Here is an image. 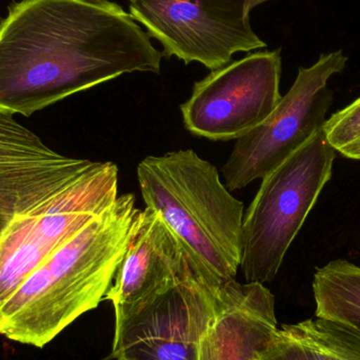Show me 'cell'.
<instances>
[{
  "instance_id": "11",
  "label": "cell",
  "mask_w": 360,
  "mask_h": 360,
  "mask_svg": "<svg viewBox=\"0 0 360 360\" xmlns=\"http://www.w3.org/2000/svg\"><path fill=\"white\" fill-rule=\"evenodd\" d=\"M190 264L162 216L146 207L139 210L134 228L113 283L105 294L116 319L184 278Z\"/></svg>"
},
{
  "instance_id": "7",
  "label": "cell",
  "mask_w": 360,
  "mask_h": 360,
  "mask_svg": "<svg viewBox=\"0 0 360 360\" xmlns=\"http://www.w3.org/2000/svg\"><path fill=\"white\" fill-rule=\"evenodd\" d=\"M281 50L257 51L211 71L180 105L184 127L213 141L238 139L259 126L281 101Z\"/></svg>"
},
{
  "instance_id": "13",
  "label": "cell",
  "mask_w": 360,
  "mask_h": 360,
  "mask_svg": "<svg viewBox=\"0 0 360 360\" xmlns=\"http://www.w3.org/2000/svg\"><path fill=\"white\" fill-rule=\"evenodd\" d=\"M312 288L317 319L338 321L360 333V266L332 260L316 269Z\"/></svg>"
},
{
  "instance_id": "4",
  "label": "cell",
  "mask_w": 360,
  "mask_h": 360,
  "mask_svg": "<svg viewBox=\"0 0 360 360\" xmlns=\"http://www.w3.org/2000/svg\"><path fill=\"white\" fill-rule=\"evenodd\" d=\"M336 152L323 130L262 179L243 216L241 262L247 283H271L333 173Z\"/></svg>"
},
{
  "instance_id": "5",
  "label": "cell",
  "mask_w": 360,
  "mask_h": 360,
  "mask_svg": "<svg viewBox=\"0 0 360 360\" xmlns=\"http://www.w3.org/2000/svg\"><path fill=\"white\" fill-rule=\"evenodd\" d=\"M348 57L338 50L298 69L295 82L271 115L236 139L221 170L231 192L266 177L323 130L333 103L328 82L346 69Z\"/></svg>"
},
{
  "instance_id": "9",
  "label": "cell",
  "mask_w": 360,
  "mask_h": 360,
  "mask_svg": "<svg viewBox=\"0 0 360 360\" xmlns=\"http://www.w3.org/2000/svg\"><path fill=\"white\" fill-rule=\"evenodd\" d=\"M118 168L96 162L46 214L0 236V306L57 248L115 202Z\"/></svg>"
},
{
  "instance_id": "12",
  "label": "cell",
  "mask_w": 360,
  "mask_h": 360,
  "mask_svg": "<svg viewBox=\"0 0 360 360\" xmlns=\"http://www.w3.org/2000/svg\"><path fill=\"white\" fill-rule=\"evenodd\" d=\"M275 297L262 283H224L198 360H260L277 330Z\"/></svg>"
},
{
  "instance_id": "18",
  "label": "cell",
  "mask_w": 360,
  "mask_h": 360,
  "mask_svg": "<svg viewBox=\"0 0 360 360\" xmlns=\"http://www.w3.org/2000/svg\"><path fill=\"white\" fill-rule=\"evenodd\" d=\"M0 236H1V231H0Z\"/></svg>"
},
{
  "instance_id": "8",
  "label": "cell",
  "mask_w": 360,
  "mask_h": 360,
  "mask_svg": "<svg viewBox=\"0 0 360 360\" xmlns=\"http://www.w3.org/2000/svg\"><path fill=\"white\" fill-rule=\"evenodd\" d=\"M218 290L192 269L165 292L116 319V360H198L201 340L216 314Z\"/></svg>"
},
{
  "instance_id": "17",
  "label": "cell",
  "mask_w": 360,
  "mask_h": 360,
  "mask_svg": "<svg viewBox=\"0 0 360 360\" xmlns=\"http://www.w3.org/2000/svg\"><path fill=\"white\" fill-rule=\"evenodd\" d=\"M130 2L136 1V0H129Z\"/></svg>"
},
{
  "instance_id": "15",
  "label": "cell",
  "mask_w": 360,
  "mask_h": 360,
  "mask_svg": "<svg viewBox=\"0 0 360 360\" xmlns=\"http://www.w3.org/2000/svg\"><path fill=\"white\" fill-rule=\"evenodd\" d=\"M260 360H333L298 323L276 331L262 353Z\"/></svg>"
},
{
  "instance_id": "1",
  "label": "cell",
  "mask_w": 360,
  "mask_h": 360,
  "mask_svg": "<svg viewBox=\"0 0 360 360\" xmlns=\"http://www.w3.org/2000/svg\"><path fill=\"white\" fill-rule=\"evenodd\" d=\"M162 58L116 2H14L0 21V112L29 117L124 74H160Z\"/></svg>"
},
{
  "instance_id": "3",
  "label": "cell",
  "mask_w": 360,
  "mask_h": 360,
  "mask_svg": "<svg viewBox=\"0 0 360 360\" xmlns=\"http://www.w3.org/2000/svg\"><path fill=\"white\" fill-rule=\"evenodd\" d=\"M146 207L162 216L197 278L212 290L234 281L241 262L243 201L193 150L148 156L137 167Z\"/></svg>"
},
{
  "instance_id": "2",
  "label": "cell",
  "mask_w": 360,
  "mask_h": 360,
  "mask_svg": "<svg viewBox=\"0 0 360 360\" xmlns=\"http://www.w3.org/2000/svg\"><path fill=\"white\" fill-rule=\"evenodd\" d=\"M132 193L57 248L0 306V334L44 348L105 300L124 258L139 210Z\"/></svg>"
},
{
  "instance_id": "10",
  "label": "cell",
  "mask_w": 360,
  "mask_h": 360,
  "mask_svg": "<svg viewBox=\"0 0 360 360\" xmlns=\"http://www.w3.org/2000/svg\"><path fill=\"white\" fill-rule=\"evenodd\" d=\"M96 162L53 151L14 115L0 112V231L39 218Z\"/></svg>"
},
{
  "instance_id": "6",
  "label": "cell",
  "mask_w": 360,
  "mask_h": 360,
  "mask_svg": "<svg viewBox=\"0 0 360 360\" xmlns=\"http://www.w3.org/2000/svg\"><path fill=\"white\" fill-rule=\"evenodd\" d=\"M272 0H136L132 18L162 44L166 58L198 63L214 71L239 52L266 48L253 31L250 14Z\"/></svg>"
},
{
  "instance_id": "16",
  "label": "cell",
  "mask_w": 360,
  "mask_h": 360,
  "mask_svg": "<svg viewBox=\"0 0 360 360\" xmlns=\"http://www.w3.org/2000/svg\"><path fill=\"white\" fill-rule=\"evenodd\" d=\"M323 132L336 153L360 160V97L327 120Z\"/></svg>"
},
{
  "instance_id": "14",
  "label": "cell",
  "mask_w": 360,
  "mask_h": 360,
  "mask_svg": "<svg viewBox=\"0 0 360 360\" xmlns=\"http://www.w3.org/2000/svg\"><path fill=\"white\" fill-rule=\"evenodd\" d=\"M333 360H360V333L348 326L323 319L298 323Z\"/></svg>"
}]
</instances>
